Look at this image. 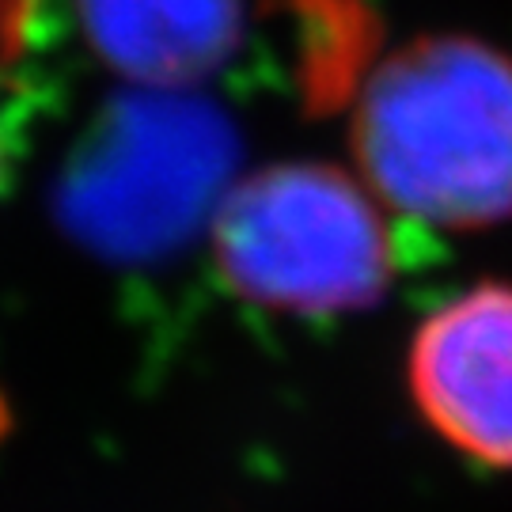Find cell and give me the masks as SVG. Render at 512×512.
I'll use <instances>...</instances> for the list:
<instances>
[{
  "instance_id": "cell-3",
  "label": "cell",
  "mask_w": 512,
  "mask_h": 512,
  "mask_svg": "<svg viewBox=\"0 0 512 512\" xmlns=\"http://www.w3.org/2000/svg\"><path fill=\"white\" fill-rule=\"evenodd\" d=\"M403 376L444 448L512 475V281H475L429 311L406 342Z\"/></svg>"
},
{
  "instance_id": "cell-1",
  "label": "cell",
  "mask_w": 512,
  "mask_h": 512,
  "mask_svg": "<svg viewBox=\"0 0 512 512\" xmlns=\"http://www.w3.org/2000/svg\"><path fill=\"white\" fill-rule=\"evenodd\" d=\"M353 171L395 213L433 232L512 220V54L433 31L372 65L349 107Z\"/></svg>"
},
{
  "instance_id": "cell-5",
  "label": "cell",
  "mask_w": 512,
  "mask_h": 512,
  "mask_svg": "<svg viewBox=\"0 0 512 512\" xmlns=\"http://www.w3.org/2000/svg\"><path fill=\"white\" fill-rule=\"evenodd\" d=\"M8 171H12V164H8V137H4V129H0V190L8 183Z\"/></svg>"
},
{
  "instance_id": "cell-4",
  "label": "cell",
  "mask_w": 512,
  "mask_h": 512,
  "mask_svg": "<svg viewBox=\"0 0 512 512\" xmlns=\"http://www.w3.org/2000/svg\"><path fill=\"white\" fill-rule=\"evenodd\" d=\"M80 35L118 80L183 92L217 76L243 42V0H73Z\"/></svg>"
},
{
  "instance_id": "cell-2",
  "label": "cell",
  "mask_w": 512,
  "mask_h": 512,
  "mask_svg": "<svg viewBox=\"0 0 512 512\" xmlns=\"http://www.w3.org/2000/svg\"><path fill=\"white\" fill-rule=\"evenodd\" d=\"M209 255L236 300L300 319L365 311L399 277L391 209L357 171L323 160H281L228 186Z\"/></svg>"
}]
</instances>
